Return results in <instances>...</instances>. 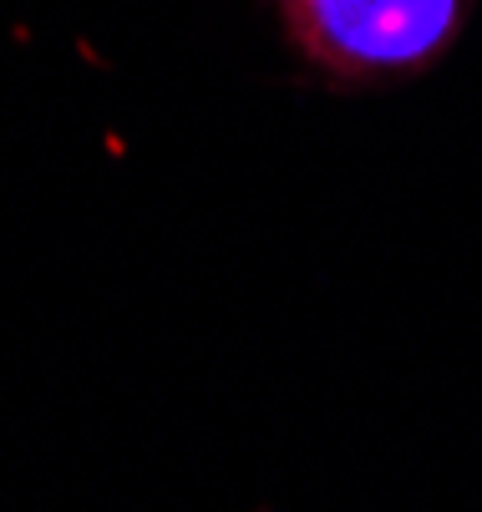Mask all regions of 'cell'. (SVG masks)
<instances>
[{
	"instance_id": "cell-1",
	"label": "cell",
	"mask_w": 482,
	"mask_h": 512,
	"mask_svg": "<svg viewBox=\"0 0 482 512\" xmlns=\"http://www.w3.org/2000/svg\"><path fill=\"white\" fill-rule=\"evenodd\" d=\"M290 41L340 82L432 66L467 21V0H274Z\"/></svg>"
}]
</instances>
